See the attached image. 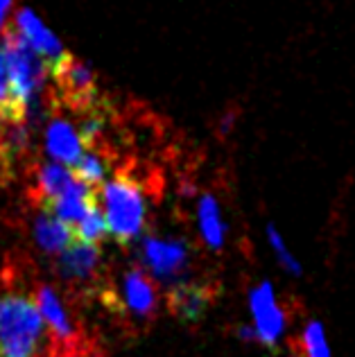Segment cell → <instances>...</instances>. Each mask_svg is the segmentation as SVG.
<instances>
[{"label": "cell", "mask_w": 355, "mask_h": 357, "mask_svg": "<svg viewBox=\"0 0 355 357\" xmlns=\"http://www.w3.org/2000/svg\"><path fill=\"white\" fill-rule=\"evenodd\" d=\"M197 222L206 247L220 251L224 247V238H227V224L222 220V208L213 195H202L197 204Z\"/></svg>", "instance_id": "cell-14"}, {"label": "cell", "mask_w": 355, "mask_h": 357, "mask_svg": "<svg viewBox=\"0 0 355 357\" xmlns=\"http://www.w3.org/2000/svg\"><path fill=\"white\" fill-rule=\"evenodd\" d=\"M45 344V324L34 298L0 296V357H39Z\"/></svg>", "instance_id": "cell-1"}, {"label": "cell", "mask_w": 355, "mask_h": 357, "mask_svg": "<svg viewBox=\"0 0 355 357\" xmlns=\"http://www.w3.org/2000/svg\"><path fill=\"white\" fill-rule=\"evenodd\" d=\"M21 120H23V114L18 111L12 89H9L5 52L0 48V125H16V122H21Z\"/></svg>", "instance_id": "cell-19"}, {"label": "cell", "mask_w": 355, "mask_h": 357, "mask_svg": "<svg viewBox=\"0 0 355 357\" xmlns=\"http://www.w3.org/2000/svg\"><path fill=\"white\" fill-rule=\"evenodd\" d=\"M102 253L96 244L75 240L66 251L57 256V271L63 280L75 285H86L98 274Z\"/></svg>", "instance_id": "cell-8"}, {"label": "cell", "mask_w": 355, "mask_h": 357, "mask_svg": "<svg viewBox=\"0 0 355 357\" xmlns=\"http://www.w3.org/2000/svg\"><path fill=\"white\" fill-rule=\"evenodd\" d=\"M251 326L258 335V344L265 349H276L287 331V314L281 305L272 280H260L247 294Z\"/></svg>", "instance_id": "cell-4"}, {"label": "cell", "mask_w": 355, "mask_h": 357, "mask_svg": "<svg viewBox=\"0 0 355 357\" xmlns=\"http://www.w3.org/2000/svg\"><path fill=\"white\" fill-rule=\"evenodd\" d=\"M73 181H75V174L66 165L45 163L39 170V176H36V202L45 208V206L52 204L57 197L66 192L73 185Z\"/></svg>", "instance_id": "cell-15"}, {"label": "cell", "mask_w": 355, "mask_h": 357, "mask_svg": "<svg viewBox=\"0 0 355 357\" xmlns=\"http://www.w3.org/2000/svg\"><path fill=\"white\" fill-rule=\"evenodd\" d=\"M73 231H75V240L86 242V244H96V247H100V242L105 240L107 233H109L105 213H102V208H100V202L91 204V208L86 211V215H84L82 222Z\"/></svg>", "instance_id": "cell-18"}, {"label": "cell", "mask_w": 355, "mask_h": 357, "mask_svg": "<svg viewBox=\"0 0 355 357\" xmlns=\"http://www.w3.org/2000/svg\"><path fill=\"white\" fill-rule=\"evenodd\" d=\"M265 238H267V244H269V249H272L274 253V258L278 262V267H281L287 276H292V278H301L303 276V265H301V260H299L292 249L287 247V242L283 238V233L278 231V227L274 222H267V227H265Z\"/></svg>", "instance_id": "cell-16"}, {"label": "cell", "mask_w": 355, "mask_h": 357, "mask_svg": "<svg viewBox=\"0 0 355 357\" xmlns=\"http://www.w3.org/2000/svg\"><path fill=\"white\" fill-rule=\"evenodd\" d=\"M9 7H12V0H0V25H3L5 16L9 12Z\"/></svg>", "instance_id": "cell-23"}, {"label": "cell", "mask_w": 355, "mask_h": 357, "mask_svg": "<svg viewBox=\"0 0 355 357\" xmlns=\"http://www.w3.org/2000/svg\"><path fill=\"white\" fill-rule=\"evenodd\" d=\"M236 337L240 342H245V344H258V335H256L254 326H251V324H240L236 328Z\"/></svg>", "instance_id": "cell-22"}, {"label": "cell", "mask_w": 355, "mask_h": 357, "mask_svg": "<svg viewBox=\"0 0 355 357\" xmlns=\"http://www.w3.org/2000/svg\"><path fill=\"white\" fill-rule=\"evenodd\" d=\"M141 262L149 271V276L176 285L181 283V276L186 274L190 262L188 244L181 240L147 236L141 242Z\"/></svg>", "instance_id": "cell-7"}, {"label": "cell", "mask_w": 355, "mask_h": 357, "mask_svg": "<svg viewBox=\"0 0 355 357\" xmlns=\"http://www.w3.org/2000/svg\"><path fill=\"white\" fill-rule=\"evenodd\" d=\"M102 131H105V116L93 109L86 114V118H84L77 134L84 145H93L98 138H102Z\"/></svg>", "instance_id": "cell-21"}, {"label": "cell", "mask_w": 355, "mask_h": 357, "mask_svg": "<svg viewBox=\"0 0 355 357\" xmlns=\"http://www.w3.org/2000/svg\"><path fill=\"white\" fill-rule=\"evenodd\" d=\"M52 82L57 84L59 98L75 111H93L98 105L96 75L86 63H82L68 52L61 61L50 66Z\"/></svg>", "instance_id": "cell-6"}, {"label": "cell", "mask_w": 355, "mask_h": 357, "mask_svg": "<svg viewBox=\"0 0 355 357\" xmlns=\"http://www.w3.org/2000/svg\"><path fill=\"white\" fill-rule=\"evenodd\" d=\"M14 23H16L14 30L32 45V50L39 54L41 59H45L48 66H54L68 54L63 50V45L59 43L57 36L39 21V16H36L32 9H21V12L16 14Z\"/></svg>", "instance_id": "cell-9"}, {"label": "cell", "mask_w": 355, "mask_h": 357, "mask_svg": "<svg viewBox=\"0 0 355 357\" xmlns=\"http://www.w3.org/2000/svg\"><path fill=\"white\" fill-rule=\"evenodd\" d=\"M3 43H5L3 52H5V63H7L9 89H12L18 111H21L25 118L30 114V109L36 107L39 93L50 75V66L32 50V45L16 30H7Z\"/></svg>", "instance_id": "cell-2"}, {"label": "cell", "mask_w": 355, "mask_h": 357, "mask_svg": "<svg viewBox=\"0 0 355 357\" xmlns=\"http://www.w3.org/2000/svg\"><path fill=\"white\" fill-rule=\"evenodd\" d=\"M211 287L204 283H176L170 287L167 292V305H170V312L181 319L186 324H197L206 317L209 307H211Z\"/></svg>", "instance_id": "cell-11"}, {"label": "cell", "mask_w": 355, "mask_h": 357, "mask_svg": "<svg viewBox=\"0 0 355 357\" xmlns=\"http://www.w3.org/2000/svg\"><path fill=\"white\" fill-rule=\"evenodd\" d=\"M73 174L75 178H80V181L98 188L107 176V165L96 152H84L80 161L73 165Z\"/></svg>", "instance_id": "cell-20"}, {"label": "cell", "mask_w": 355, "mask_h": 357, "mask_svg": "<svg viewBox=\"0 0 355 357\" xmlns=\"http://www.w3.org/2000/svg\"><path fill=\"white\" fill-rule=\"evenodd\" d=\"M34 303L43 317L45 328L50 331L52 349L59 355H80L82 353V340L77 324L73 314L68 312V305L63 303L59 292L50 285H39L34 294Z\"/></svg>", "instance_id": "cell-5"}, {"label": "cell", "mask_w": 355, "mask_h": 357, "mask_svg": "<svg viewBox=\"0 0 355 357\" xmlns=\"http://www.w3.org/2000/svg\"><path fill=\"white\" fill-rule=\"evenodd\" d=\"M102 202L111 238L120 244H129L141 236L145 227V199L136 181L118 174L102 188Z\"/></svg>", "instance_id": "cell-3"}, {"label": "cell", "mask_w": 355, "mask_h": 357, "mask_svg": "<svg viewBox=\"0 0 355 357\" xmlns=\"http://www.w3.org/2000/svg\"><path fill=\"white\" fill-rule=\"evenodd\" d=\"M45 149H48V154L52 156V163H59L66 167L68 165L73 167L84 154V145H82L77 129L63 118L50 122L48 131H45Z\"/></svg>", "instance_id": "cell-12"}, {"label": "cell", "mask_w": 355, "mask_h": 357, "mask_svg": "<svg viewBox=\"0 0 355 357\" xmlns=\"http://www.w3.org/2000/svg\"><path fill=\"white\" fill-rule=\"evenodd\" d=\"M123 307L136 319L149 321L158 310V296L152 285V278L143 269H129L123 276Z\"/></svg>", "instance_id": "cell-10"}, {"label": "cell", "mask_w": 355, "mask_h": 357, "mask_svg": "<svg viewBox=\"0 0 355 357\" xmlns=\"http://www.w3.org/2000/svg\"><path fill=\"white\" fill-rule=\"evenodd\" d=\"M34 242L39 244V249L52 256H59L61 251H66L75 242V231L57 220L50 213H41L34 220Z\"/></svg>", "instance_id": "cell-13"}, {"label": "cell", "mask_w": 355, "mask_h": 357, "mask_svg": "<svg viewBox=\"0 0 355 357\" xmlns=\"http://www.w3.org/2000/svg\"><path fill=\"white\" fill-rule=\"evenodd\" d=\"M299 344H301L303 357H335L328 342V333H326V326L319 319H310L303 326L301 335H299Z\"/></svg>", "instance_id": "cell-17"}]
</instances>
